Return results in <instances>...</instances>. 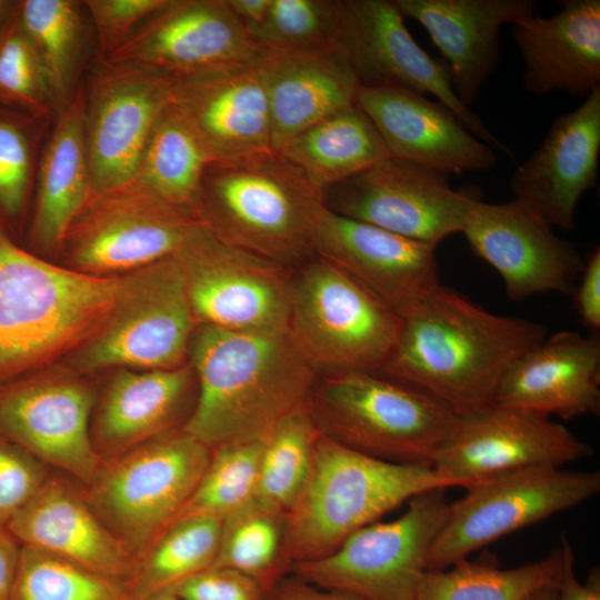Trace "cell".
<instances>
[{
  "instance_id": "6da1fadb",
  "label": "cell",
  "mask_w": 600,
  "mask_h": 600,
  "mask_svg": "<svg viewBox=\"0 0 600 600\" xmlns=\"http://www.w3.org/2000/svg\"><path fill=\"white\" fill-rule=\"evenodd\" d=\"M400 318L379 372L427 392L458 417L492 404L511 366L547 337L541 323L490 312L441 283Z\"/></svg>"
},
{
  "instance_id": "7a4b0ae2",
  "label": "cell",
  "mask_w": 600,
  "mask_h": 600,
  "mask_svg": "<svg viewBox=\"0 0 600 600\" xmlns=\"http://www.w3.org/2000/svg\"><path fill=\"white\" fill-rule=\"evenodd\" d=\"M188 362L198 396L183 429L210 450L264 440L306 403L319 377L288 329L240 331L198 324Z\"/></svg>"
},
{
  "instance_id": "3957f363",
  "label": "cell",
  "mask_w": 600,
  "mask_h": 600,
  "mask_svg": "<svg viewBox=\"0 0 600 600\" xmlns=\"http://www.w3.org/2000/svg\"><path fill=\"white\" fill-rule=\"evenodd\" d=\"M122 276L63 268L21 248L0 219V383L74 351L107 320Z\"/></svg>"
},
{
  "instance_id": "277c9868",
  "label": "cell",
  "mask_w": 600,
  "mask_h": 600,
  "mask_svg": "<svg viewBox=\"0 0 600 600\" xmlns=\"http://www.w3.org/2000/svg\"><path fill=\"white\" fill-rule=\"evenodd\" d=\"M323 193L276 151L213 162L197 217L223 242L290 268L314 256Z\"/></svg>"
},
{
  "instance_id": "5b68a950",
  "label": "cell",
  "mask_w": 600,
  "mask_h": 600,
  "mask_svg": "<svg viewBox=\"0 0 600 600\" xmlns=\"http://www.w3.org/2000/svg\"><path fill=\"white\" fill-rule=\"evenodd\" d=\"M306 406L322 436L400 464L431 467L459 420L432 396L378 371L320 374Z\"/></svg>"
},
{
  "instance_id": "8992f818",
  "label": "cell",
  "mask_w": 600,
  "mask_h": 600,
  "mask_svg": "<svg viewBox=\"0 0 600 600\" xmlns=\"http://www.w3.org/2000/svg\"><path fill=\"white\" fill-rule=\"evenodd\" d=\"M448 488L431 467L381 461L321 434L308 482L287 512L291 568L327 556L413 497Z\"/></svg>"
},
{
  "instance_id": "52a82bcc",
  "label": "cell",
  "mask_w": 600,
  "mask_h": 600,
  "mask_svg": "<svg viewBox=\"0 0 600 600\" xmlns=\"http://www.w3.org/2000/svg\"><path fill=\"white\" fill-rule=\"evenodd\" d=\"M211 457L183 428L103 460L83 496L138 561L177 521Z\"/></svg>"
},
{
  "instance_id": "ba28073f",
  "label": "cell",
  "mask_w": 600,
  "mask_h": 600,
  "mask_svg": "<svg viewBox=\"0 0 600 600\" xmlns=\"http://www.w3.org/2000/svg\"><path fill=\"white\" fill-rule=\"evenodd\" d=\"M401 318L331 262L313 256L293 276L288 330L320 374L380 371Z\"/></svg>"
},
{
  "instance_id": "9c48e42d",
  "label": "cell",
  "mask_w": 600,
  "mask_h": 600,
  "mask_svg": "<svg viewBox=\"0 0 600 600\" xmlns=\"http://www.w3.org/2000/svg\"><path fill=\"white\" fill-rule=\"evenodd\" d=\"M103 324L70 358L76 370H157L188 362L197 322L173 254L122 276Z\"/></svg>"
},
{
  "instance_id": "30bf717a",
  "label": "cell",
  "mask_w": 600,
  "mask_h": 600,
  "mask_svg": "<svg viewBox=\"0 0 600 600\" xmlns=\"http://www.w3.org/2000/svg\"><path fill=\"white\" fill-rule=\"evenodd\" d=\"M444 490L413 497L399 518L357 530L327 556L293 564L290 574L368 600H413L447 517Z\"/></svg>"
},
{
  "instance_id": "8fae6325",
  "label": "cell",
  "mask_w": 600,
  "mask_h": 600,
  "mask_svg": "<svg viewBox=\"0 0 600 600\" xmlns=\"http://www.w3.org/2000/svg\"><path fill=\"white\" fill-rule=\"evenodd\" d=\"M466 490L449 503L428 556V570L447 569L503 536L589 500L600 490V473L530 467L487 478Z\"/></svg>"
},
{
  "instance_id": "7c38bea8",
  "label": "cell",
  "mask_w": 600,
  "mask_h": 600,
  "mask_svg": "<svg viewBox=\"0 0 600 600\" xmlns=\"http://www.w3.org/2000/svg\"><path fill=\"white\" fill-rule=\"evenodd\" d=\"M198 324L229 330L288 329L290 268L216 237L201 221L173 253Z\"/></svg>"
},
{
  "instance_id": "4fadbf2b",
  "label": "cell",
  "mask_w": 600,
  "mask_h": 600,
  "mask_svg": "<svg viewBox=\"0 0 600 600\" xmlns=\"http://www.w3.org/2000/svg\"><path fill=\"white\" fill-rule=\"evenodd\" d=\"M200 222L133 181L91 194L62 248L71 269L110 277L176 253Z\"/></svg>"
},
{
  "instance_id": "5bb4252c",
  "label": "cell",
  "mask_w": 600,
  "mask_h": 600,
  "mask_svg": "<svg viewBox=\"0 0 600 600\" xmlns=\"http://www.w3.org/2000/svg\"><path fill=\"white\" fill-rule=\"evenodd\" d=\"M97 393L76 373L40 369L0 383V436L82 486L98 471L90 424Z\"/></svg>"
},
{
  "instance_id": "9a60e30c",
  "label": "cell",
  "mask_w": 600,
  "mask_h": 600,
  "mask_svg": "<svg viewBox=\"0 0 600 600\" xmlns=\"http://www.w3.org/2000/svg\"><path fill=\"white\" fill-rule=\"evenodd\" d=\"M336 44L363 87H398L432 94L478 139L511 154L458 99L447 62L431 57L416 42L392 0H340Z\"/></svg>"
},
{
  "instance_id": "2e32d148",
  "label": "cell",
  "mask_w": 600,
  "mask_h": 600,
  "mask_svg": "<svg viewBox=\"0 0 600 600\" xmlns=\"http://www.w3.org/2000/svg\"><path fill=\"white\" fill-rule=\"evenodd\" d=\"M326 207L416 241L437 246L461 232L470 192L446 172L389 157L326 189Z\"/></svg>"
},
{
  "instance_id": "e0dca14e",
  "label": "cell",
  "mask_w": 600,
  "mask_h": 600,
  "mask_svg": "<svg viewBox=\"0 0 600 600\" xmlns=\"http://www.w3.org/2000/svg\"><path fill=\"white\" fill-rule=\"evenodd\" d=\"M593 454L592 447L562 423L492 403L459 417L431 468L452 488L530 467H563Z\"/></svg>"
},
{
  "instance_id": "ac0fdd59",
  "label": "cell",
  "mask_w": 600,
  "mask_h": 600,
  "mask_svg": "<svg viewBox=\"0 0 600 600\" xmlns=\"http://www.w3.org/2000/svg\"><path fill=\"white\" fill-rule=\"evenodd\" d=\"M84 100L91 194L133 182L149 137L171 102V78L102 61Z\"/></svg>"
},
{
  "instance_id": "d6986e66",
  "label": "cell",
  "mask_w": 600,
  "mask_h": 600,
  "mask_svg": "<svg viewBox=\"0 0 600 600\" xmlns=\"http://www.w3.org/2000/svg\"><path fill=\"white\" fill-rule=\"evenodd\" d=\"M538 212L513 198L487 203L473 197L461 233L472 252L503 280L513 301L546 292L571 294L584 267L577 248Z\"/></svg>"
},
{
  "instance_id": "ffe728a7",
  "label": "cell",
  "mask_w": 600,
  "mask_h": 600,
  "mask_svg": "<svg viewBox=\"0 0 600 600\" xmlns=\"http://www.w3.org/2000/svg\"><path fill=\"white\" fill-rule=\"evenodd\" d=\"M263 51L227 0H167L103 61L172 78L251 63Z\"/></svg>"
},
{
  "instance_id": "44dd1931",
  "label": "cell",
  "mask_w": 600,
  "mask_h": 600,
  "mask_svg": "<svg viewBox=\"0 0 600 600\" xmlns=\"http://www.w3.org/2000/svg\"><path fill=\"white\" fill-rule=\"evenodd\" d=\"M313 253L358 280L399 316L440 284L436 247L327 207L314 231Z\"/></svg>"
},
{
  "instance_id": "7402d4cb",
  "label": "cell",
  "mask_w": 600,
  "mask_h": 600,
  "mask_svg": "<svg viewBox=\"0 0 600 600\" xmlns=\"http://www.w3.org/2000/svg\"><path fill=\"white\" fill-rule=\"evenodd\" d=\"M258 60L170 77L171 103L198 133L212 163L273 151L268 97Z\"/></svg>"
},
{
  "instance_id": "603a6c76",
  "label": "cell",
  "mask_w": 600,
  "mask_h": 600,
  "mask_svg": "<svg viewBox=\"0 0 600 600\" xmlns=\"http://www.w3.org/2000/svg\"><path fill=\"white\" fill-rule=\"evenodd\" d=\"M356 104L370 119L391 157L450 173L483 171L497 157L440 101L398 87L361 86Z\"/></svg>"
},
{
  "instance_id": "cb8c5ba5",
  "label": "cell",
  "mask_w": 600,
  "mask_h": 600,
  "mask_svg": "<svg viewBox=\"0 0 600 600\" xmlns=\"http://www.w3.org/2000/svg\"><path fill=\"white\" fill-rule=\"evenodd\" d=\"M599 156L600 88L551 121L542 142L514 170L510 189L552 227L572 229L581 197L597 184Z\"/></svg>"
},
{
  "instance_id": "d4e9b609",
  "label": "cell",
  "mask_w": 600,
  "mask_h": 600,
  "mask_svg": "<svg viewBox=\"0 0 600 600\" xmlns=\"http://www.w3.org/2000/svg\"><path fill=\"white\" fill-rule=\"evenodd\" d=\"M21 546L51 553L124 586L137 560L87 502L81 483L52 470L29 503L7 524Z\"/></svg>"
},
{
  "instance_id": "484cf974",
  "label": "cell",
  "mask_w": 600,
  "mask_h": 600,
  "mask_svg": "<svg viewBox=\"0 0 600 600\" xmlns=\"http://www.w3.org/2000/svg\"><path fill=\"white\" fill-rule=\"evenodd\" d=\"M198 384L189 362L171 369H120L91 418L90 438L103 460L183 428L196 407Z\"/></svg>"
},
{
  "instance_id": "4316f807",
  "label": "cell",
  "mask_w": 600,
  "mask_h": 600,
  "mask_svg": "<svg viewBox=\"0 0 600 600\" xmlns=\"http://www.w3.org/2000/svg\"><path fill=\"white\" fill-rule=\"evenodd\" d=\"M418 21L447 62L452 89L468 108L501 58V29L536 16L533 0H392Z\"/></svg>"
},
{
  "instance_id": "83f0119b",
  "label": "cell",
  "mask_w": 600,
  "mask_h": 600,
  "mask_svg": "<svg viewBox=\"0 0 600 600\" xmlns=\"http://www.w3.org/2000/svg\"><path fill=\"white\" fill-rule=\"evenodd\" d=\"M493 403L563 420L599 414L598 333L561 330L546 337L507 371Z\"/></svg>"
},
{
  "instance_id": "f1b7e54d",
  "label": "cell",
  "mask_w": 600,
  "mask_h": 600,
  "mask_svg": "<svg viewBox=\"0 0 600 600\" xmlns=\"http://www.w3.org/2000/svg\"><path fill=\"white\" fill-rule=\"evenodd\" d=\"M271 121L272 149L356 104L361 82L337 44L301 50H264L258 60Z\"/></svg>"
},
{
  "instance_id": "f546056e",
  "label": "cell",
  "mask_w": 600,
  "mask_h": 600,
  "mask_svg": "<svg viewBox=\"0 0 600 600\" xmlns=\"http://www.w3.org/2000/svg\"><path fill=\"white\" fill-rule=\"evenodd\" d=\"M512 37L528 93L586 99L600 88V0L561 1L549 18L536 14L512 24Z\"/></svg>"
},
{
  "instance_id": "4dcf8cb0",
  "label": "cell",
  "mask_w": 600,
  "mask_h": 600,
  "mask_svg": "<svg viewBox=\"0 0 600 600\" xmlns=\"http://www.w3.org/2000/svg\"><path fill=\"white\" fill-rule=\"evenodd\" d=\"M84 118V94L79 91L60 110L42 154L29 229V242L37 250L61 249L72 222L91 196Z\"/></svg>"
},
{
  "instance_id": "1f68e13d",
  "label": "cell",
  "mask_w": 600,
  "mask_h": 600,
  "mask_svg": "<svg viewBox=\"0 0 600 600\" xmlns=\"http://www.w3.org/2000/svg\"><path fill=\"white\" fill-rule=\"evenodd\" d=\"M278 153L322 192L391 157L377 129L357 104L300 132Z\"/></svg>"
},
{
  "instance_id": "d6a6232c",
  "label": "cell",
  "mask_w": 600,
  "mask_h": 600,
  "mask_svg": "<svg viewBox=\"0 0 600 600\" xmlns=\"http://www.w3.org/2000/svg\"><path fill=\"white\" fill-rule=\"evenodd\" d=\"M571 566L573 551L566 538L543 558L517 568L463 559L443 570H427L413 600H527L542 588H558Z\"/></svg>"
},
{
  "instance_id": "836d02e7",
  "label": "cell",
  "mask_w": 600,
  "mask_h": 600,
  "mask_svg": "<svg viewBox=\"0 0 600 600\" xmlns=\"http://www.w3.org/2000/svg\"><path fill=\"white\" fill-rule=\"evenodd\" d=\"M211 163L198 133L170 102L149 137L134 181L197 216L202 180Z\"/></svg>"
},
{
  "instance_id": "e575fe53",
  "label": "cell",
  "mask_w": 600,
  "mask_h": 600,
  "mask_svg": "<svg viewBox=\"0 0 600 600\" xmlns=\"http://www.w3.org/2000/svg\"><path fill=\"white\" fill-rule=\"evenodd\" d=\"M213 566L249 577L268 594L291 571L287 512L253 498L226 517Z\"/></svg>"
},
{
  "instance_id": "d590c367",
  "label": "cell",
  "mask_w": 600,
  "mask_h": 600,
  "mask_svg": "<svg viewBox=\"0 0 600 600\" xmlns=\"http://www.w3.org/2000/svg\"><path fill=\"white\" fill-rule=\"evenodd\" d=\"M222 519L183 517L173 522L137 561L128 586L133 600L168 592L212 567L218 556Z\"/></svg>"
},
{
  "instance_id": "8d00e7d4",
  "label": "cell",
  "mask_w": 600,
  "mask_h": 600,
  "mask_svg": "<svg viewBox=\"0 0 600 600\" xmlns=\"http://www.w3.org/2000/svg\"><path fill=\"white\" fill-rule=\"evenodd\" d=\"M321 436L306 403L264 439L254 498L288 512L306 487Z\"/></svg>"
},
{
  "instance_id": "74e56055",
  "label": "cell",
  "mask_w": 600,
  "mask_h": 600,
  "mask_svg": "<svg viewBox=\"0 0 600 600\" xmlns=\"http://www.w3.org/2000/svg\"><path fill=\"white\" fill-rule=\"evenodd\" d=\"M17 20L41 60L53 104L60 111L70 100L69 92L80 49L79 2L18 1Z\"/></svg>"
},
{
  "instance_id": "f35d334b",
  "label": "cell",
  "mask_w": 600,
  "mask_h": 600,
  "mask_svg": "<svg viewBox=\"0 0 600 600\" xmlns=\"http://www.w3.org/2000/svg\"><path fill=\"white\" fill-rule=\"evenodd\" d=\"M10 600H133L127 586L42 550L21 546Z\"/></svg>"
},
{
  "instance_id": "ab89813d",
  "label": "cell",
  "mask_w": 600,
  "mask_h": 600,
  "mask_svg": "<svg viewBox=\"0 0 600 600\" xmlns=\"http://www.w3.org/2000/svg\"><path fill=\"white\" fill-rule=\"evenodd\" d=\"M264 440L229 443L211 450L209 463L177 520L190 516L224 519L257 491Z\"/></svg>"
},
{
  "instance_id": "60d3db41",
  "label": "cell",
  "mask_w": 600,
  "mask_h": 600,
  "mask_svg": "<svg viewBox=\"0 0 600 600\" xmlns=\"http://www.w3.org/2000/svg\"><path fill=\"white\" fill-rule=\"evenodd\" d=\"M340 0H271L264 19L249 30L264 50H301L336 44Z\"/></svg>"
},
{
  "instance_id": "b9f144b4",
  "label": "cell",
  "mask_w": 600,
  "mask_h": 600,
  "mask_svg": "<svg viewBox=\"0 0 600 600\" xmlns=\"http://www.w3.org/2000/svg\"><path fill=\"white\" fill-rule=\"evenodd\" d=\"M52 106L46 71L16 13L0 32V107L38 119Z\"/></svg>"
},
{
  "instance_id": "7bdbcfd3",
  "label": "cell",
  "mask_w": 600,
  "mask_h": 600,
  "mask_svg": "<svg viewBox=\"0 0 600 600\" xmlns=\"http://www.w3.org/2000/svg\"><path fill=\"white\" fill-rule=\"evenodd\" d=\"M30 116L0 107V219L11 232L24 212L33 159Z\"/></svg>"
},
{
  "instance_id": "ee69618b",
  "label": "cell",
  "mask_w": 600,
  "mask_h": 600,
  "mask_svg": "<svg viewBox=\"0 0 600 600\" xmlns=\"http://www.w3.org/2000/svg\"><path fill=\"white\" fill-rule=\"evenodd\" d=\"M52 469L0 436V526L7 524L40 490Z\"/></svg>"
},
{
  "instance_id": "f6af8a7d",
  "label": "cell",
  "mask_w": 600,
  "mask_h": 600,
  "mask_svg": "<svg viewBox=\"0 0 600 600\" xmlns=\"http://www.w3.org/2000/svg\"><path fill=\"white\" fill-rule=\"evenodd\" d=\"M167 0H87L103 59L121 47Z\"/></svg>"
},
{
  "instance_id": "bcb514c9",
  "label": "cell",
  "mask_w": 600,
  "mask_h": 600,
  "mask_svg": "<svg viewBox=\"0 0 600 600\" xmlns=\"http://www.w3.org/2000/svg\"><path fill=\"white\" fill-rule=\"evenodd\" d=\"M181 600H267V592L249 577L224 567H210L172 590Z\"/></svg>"
},
{
  "instance_id": "7dc6e473",
  "label": "cell",
  "mask_w": 600,
  "mask_h": 600,
  "mask_svg": "<svg viewBox=\"0 0 600 600\" xmlns=\"http://www.w3.org/2000/svg\"><path fill=\"white\" fill-rule=\"evenodd\" d=\"M574 304L582 324L592 333L600 329V247L597 246L584 260L583 270L574 291Z\"/></svg>"
},
{
  "instance_id": "c3c4849f",
  "label": "cell",
  "mask_w": 600,
  "mask_h": 600,
  "mask_svg": "<svg viewBox=\"0 0 600 600\" xmlns=\"http://www.w3.org/2000/svg\"><path fill=\"white\" fill-rule=\"evenodd\" d=\"M267 600H368L354 594L329 590L307 583L289 574L267 596Z\"/></svg>"
},
{
  "instance_id": "681fc988",
  "label": "cell",
  "mask_w": 600,
  "mask_h": 600,
  "mask_svg": "<svg viewBox=\"0 0 600 600\" xmlns=\"http://www.w3.org/2000/svg\"><path fill=\"white\" fill-rule=\"evenodd\" d=\"M21 544L7 529L0 526V600H10L14 583Z\"/></svg>"
},
{
  "instance_id": "f907efd6",
  "label": "cell",
  "mask_w": 600,
  "mask_h": 600,
  "mask_svg": "<svg viewBox=\"0 0 600 600\" xmlns=\"http://www.w3.org/2000/svg\"><path fill=\"white\" fill-rule=\"evenodd\" d=\"M558 600H600V569L592 568L584 582L569 567L558 586Z\"/></svg>"
},
{
  "instance_id": "816d5d0a",
  "label": "cell",
  "mask_w": 600,
  "mask_h": 600,
  "mask_svg": "<svg viewBox=\"0 0 600 600\" xmlns=\"http://www.w3.org/2000/svg\"><path fill=\"white\" fill-rule=\"evenodd\" d=\"M227 2L249 32L264 19L271 0H227Z\"/></svg>"
},
{
  "instance_id": "f5cc1de1",
  "label": "cell",
  "mask_w": 600,
  "mask_h": 600,
  "mask_svg": "<svg viewBox=\"0 0 600 600\" xmlns=\"http://www.w3.org/2000/svg\"><path fill=\"white\" fill-rule=\"evenodd\" d=\"M18 1L0 0V32L13 20Z\"/></svg>"
},
{
  "instance_id": "db71d44e",
  "label": "cell",
  "mask_w": 600,
  "mask_h": 600,
  "mask_svg": "<svg viewBox=\"0 0 600 600\" xmlns=\"http://www.w3.org/2000/svg\"><path fill=\"white\" fill-rule=\"evenodd\" d=\"M527 600H558V588H542L534 592L532 596H530Z\"/></svg>"
},
{
  "instance_id": "11a10c76",
  "label": "cell",
  "mask_w": 600,
  "mask_h": 600,
  "mask_svg": "<svg viewBox=\"0 0 600 600\" xmlns=\"http://www.w3.org/2000/svg\"><path fill=\"white\" fill-rule=\"evenodd\" d=\"M146 600H181L180 598H178L176 594H173L172 592H161V593H158V594H154Z\"/></svg>"
}]
</instances>
